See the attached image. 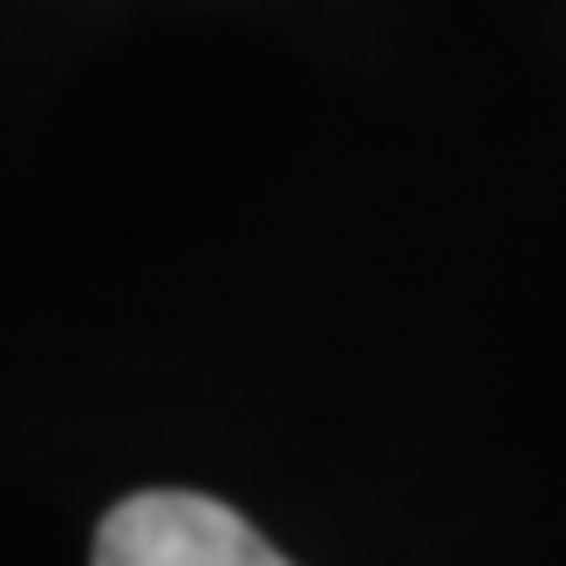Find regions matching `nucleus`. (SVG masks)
<instances>
[{
    "mask_svg": "<svg viewBox=\"0 0 566 566\" xmlns=\"http://www.w3.org/2000/svg\"><path fill=\"white\" fill-rule=\"evenodd\" d=\"M90 566H294L206 492H137L96 525Z\"/></svg>",
    "mask_w": 566,
    "mask_h": 566,
    "instance_id": "nucleus-1",
    "label": "nucleus"
}]
</instances>
